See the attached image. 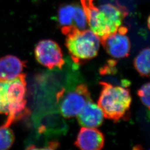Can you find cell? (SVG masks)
I'll list each match as a JSON object with an SVG mask.
<instances>
[{
  "label": "cell",
  "instance_id": "3957f363",
  "mask_svg": "<svg viewBox=\"0 0 150 150\" xmlns=\"http://www.w3.org/2000/svg\"><path fill=\"white\" fill-rule=\"evenodd\" d=\"M102 89L97 104L101 108L105 117L117 121L127 115L132 101L129 91L121 86H115L105 82H100Z\"/></svg>",
  "mask_w": 150,
  "mask_h": 150
},
{
  "label": "cell",
  "instance_id": "7c38bea8",
  "mask_svg": "<svg viewBox=\"0 0 150 150\" xmlns=\"http://www.w3.org/2000/svg\"><path fill=\"white\" fill-rule=\"evenodd\" d=\"M15 134L10 127H0V150H8L15 142Z\"/></svg>",
  "mask_w": 150,
  "mask_h": 150
},
{
  "label": "cell",
  "instance_id": "52a82bcc",
  "mask_svg": "<svg viewBox=\"0 0 150 150\" xmlns=\"http://www.w3.org/2000/svg\"><path fill=\"white\" fill-rule=\"evenodd\" d=\"M57 19L62 27H76L85 30L88 26L86 12L82 7L76 5H66L58 11Z\"/></svg>",
  "mask_w": 150,
  "mask_h": 150
},
{
  "label": "cell",
  "instance_id": "6da1fadb",
  "mask_svg": "<svg viewBox=\"0 0 150 150\" xmlns=\"http://www.w3.org/2000/svg\"><path fill=\"white\" fill-rule=\"evenodd\" d=\"M86 12L88 26L101 41L109 35L117 32L122 27L126 11L113 4L95 5L92 0H81Z\"/></svg>",
  "mask_w": 150,
  "mask_h": 150
},
{
  "label": "cell",
  "instance_id": "8992f818",
  "mask_svg": "<svg viewBox=\"0 0 150 150\" xmlns=\"http://www.w3.org/2000/svg\"><path fill=\"white\" fill-rule=\"evenodd\" d=\"M126 33L127 28L122 26L117 32L109 35L101 41L111 57L116 59H121L129 56L131 43Z\"/></svg>",
  "mask_w": 150,
  "mask_h": 150
},
{
  "label": "cell",
  "instance_id": "9c48e42d",
  "mask_svg": "<svg viewBox=\"0 0 150 150\" xmlns=\"http://www.w3.org/2000/svg\"><path fill=\"white\" fill-rule=\"evenodd\" d=\"M77 117L81 126L92 128L101 126L105 117L101 108L92 100L86 103Z\"/></svg>",
  "mask_w": 150,
  "mask_h": 150
},
{
  "label": "cell",
  "instance_id": "30bf717a",
  "mask_svg": "<svg viewBox=\"0 0 150 150\" xmlns=\"http://www.w3.org/2000/svg\"><path fill=\"white\" fill-rule=\"evenodd\" d=\"M25 62L12 55L0 59V79L12 80L21 74Z\"/></svg>",
  "mask_w": 150,
  "mask_h": 150
},
{
  "label": "cell",
  "instance_id": "8fae6325",
  "mask_svg": "<svg viewBox=\"0 0 150 150\" xmlns=\"http://www.w3.org/2000/svg\"><path fill=\"white\" fill-rule=\"evenodd\" d=\"M134 66L137 71L143 76H150V48L141 50L134 60Z\"/></svg>",
  "mask_w": 150,
  "mask_h": 150
},
{
  "label": "cell",
  "instance_id": "4fadbf2b",
  "mask_svg": "<svg viewBox=\"0 0 150 150\" xmlns=\"http://www.w3.org/2000/svg\"><path fill=\"white\" fill-rule=\"evenodd\" d=\"M8 81L0 79V114L8 115L10 111L7 88Z\"/></svg>",
  "mask_w": 150,
  "mask_h": 150
},
{
  "label": "cell",
  "instance_id": "277c9868",
  "mask_svg": "<svg viewBox=\"0 0 150 150\" xmlns=\"http://www.w3.org/2000/svg\"><path fill=\"white\" fill-rule=\"evenodd\" d=\"M91 100L87 86L81 83L67 93L59 103V111L64 118L77 116L86 103Z\"/></svg>",
  "mask_w": 150,
  "mask_h": 150
},
{
  "label": "cell",
  "instance_id": "5b68a950",
  "mask_svg": "<svg viewBox=\"0 0 150 150\" xmlns=\"http://www.w3.org/2000/svg\"><path fill=\"white\" fill-rule=\"evenodd\" d=\"M35 57L38 63L49 69H61L64 64L62 51L59 45L52 40L40 41L35 49Z\"/></svg>",
  "mask_w": 150,
  "mask_h": 150
},
{
  "label": "cell",
  "instance_id": "5bb4252c",
  "mask_svg": "<svg viewBox=\"0 0 150 150\" xmlns=\"http://www.w3.org/2000/svg\"><path fill=\"white\" fill-rule=\"evenodd\" d=\"M141 102L150 110V82L144 85L138 91Z\"/></svg>",
  "mask_w": 150,
  "mask_h": 150
},
{
  "label": "cell",
  "instance_id": "ba28073f",
  "mask_svg": "<svg viewBox=\"0 0 150 150\" xmlns=\"http://www.w3.org/2000/svg\"><path fill=\"white\" fill-rule=\"evenodd\" d=\"M104 136L96 128L82 127L77 135L75 145L82 150H98L103 147Z\"/></svg>",
  "mask_w": 150,
  "mask_h": 150
},
{
  "label": "cell",
  "instance_id": "9a60e30c",
  "mask_svg": "<svg viewBox=\"0 0 150 150\" xmlns=\"http://www.w3.org/2000/svg\"><path fill=\"white\" fill-rule=\"evenodd\" d=\"M147 26L150 30V15L147 19Z\"/></svg>",
  "mask_w": 150,
  "mask_h": 150
},
{
  "label": "cell",
  "instance_id": "7a4b0ae2",
  "mask_svg": "<svg viewBox=\"0 0 150 150\" xmlns=\"http://www.w3.org/2000/svg\"><path fill=\"white\" fill-rule=\"evenodd\" d=\"M61 30L66 36V46L75 62L86 61L96 56L101 40L90 29L79 30L71 26L62 27Z\"/></svg>",
  "mask_w": 150,
  "mask_h": 150
}]
</instances>
